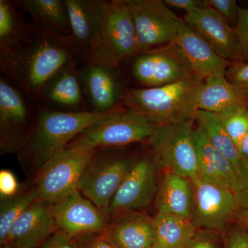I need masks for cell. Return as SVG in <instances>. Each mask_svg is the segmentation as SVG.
I'll return each mask as SVG.
<instances>
[{
  "instance_id": "1",
  "label": "cell",
  "mask_w": 248,
  "mask_h": 248,
  "mask_svg": "<svg viewBox=\"0 0 248 248\" xmlns=\"http://www.w3.org/2000/svg\"><path fill=\"white\" fill-rule=\"evenodd\" d=\"M84 60L68 39L35 25L30 43L1 74L37 104L46 84L60 69L71 62Z\"/></svg>"
},
{
  "instance_id": "2",
  "label": "cell",
  "mask_w": 248,
  "mask_h": 248,
  "mask_svg": "<svg viewBox=\"0 0 248 248\" xmlns=\"http://www.w3.org/2000/svg\"><path fill=\"white\" fill-rule=\"evenodd\" d=\"M204 79H190L159 87H129L122 105L158 125H173L194 120Z\"/></svg>"
},
{
  "instance_id": "3",
  "label": "cell",
  "mask_w": 248,
  "mask_h": 248,
  "mask_svg": "<svg viewBox=\"0 0 248 248\" xmlns=\"http://www.w3.org/2000/svg\"><path fill=\"white\" fill-rule=\"evenodd\" d=\"M112 111L107 113L67 112L37 107L35 125L18 153L19 158L40 170L83 130Z\"/></svg>"
},
{
  "instance_id": "4",
  "label": "cell",
  "mask_w": 248,
  "mask_h": 248,
  "mask_svg": "<svg viewBox=\"0 0 248 248\" xmlns=\"http://www.w3.org/2000/svg\"><path fill=\"white\" fill-rule=\"evenodd\" d=\"M137 53L136 31L128 9L121 0L107 1L102 27L84 60L122 68Z\"/></svg>"
},
{
  "instance_id": "5",
  "label": "cell",
  "mask_w": 248,
  "mask_h": 248,
  "mask_svg": "<svg viewBox=\"0 0 248 248\" xmlns=\"http://www.w3.org/2000/svg\"><path fill=\"white\" fill-rule=\"evenodd\" d=\"M157 126L121 105L83 130L66 147L85 151L124 148L147 141Z\"/></svg>"
},
{
  "instance_id": "6",
  "label": "cell",
  "mask_w": 248,
  "mask_h": 248,
  "mask_svg": "<svg viewBox=\"0 0 248 248\" xmlns=\"http://www.w3.org/2000/svg\"><path fill=\"white\" fill-rule=\"evenodd\" d=\"M133 88L159 87L198 76L175 42L134 55L122 68Z\"/></svg>"
},
{
  "instance_id": "7",
  "label": "cell",
  "mask_w": 248,
  "mask_h": 248,
  "mask_svg": "<svg viewBox=\"0 0 248 248\" xmlns=\"http://www.w3.org/2000/svg\"><path fill=\"white\" fill-rule=\"evenodd\" d=\"M123 148L97 150L80 179L78 190L105 213L135 159Z\"/></svg>"
},
{
  "instance_id": "8",
  "label": "cell",
  "mask_w": 248,
  "mask_h": 248,
  "mask_svg": "<svg viewBox=\"0 0 248 248\" xmlns=\"http://www.w3.org/2000/svg\"><path fill=\"white\" fill-rule=\"evenodd\" d=\"M194 122L159 125L146 141L157 166L192 182L199 179Z\"/></svg>"
},
{
  "instance_id": "9",
  "label": "cell",
  "mask_w": 248,
  "mask_h": 248,
  "mask_svg": "<svg viewBox=\"0 0 248 248\" xmlns=\"http://www.w3.org/2000/svg\"><path fill=\"white\" fill-rule=\"evenodd\" d=\"M37 107L22 90L0 76V148L1 154L19 153L37 120Z\"/></svg>"
},
{
  "instance_id": "10",
  "label": "cell",
  "mask_w": 248,
  "mask_h": 248,
  "mask_svg": "<svg viewBox=\"0 0 248 248\" xmlns=\"http://www.w3.org/2000/svg\"><path fill=\"white\" fill-rule=\"evenodd\" d=\"M96 151L66 147L39 170L37 200L53 204L78 190L81 175Z\"/></svg>"
},
{
  "instance_id": "11",
  "label": "cell",
  "mask_w": 248,
  "mask_h": 248,
  "mask_svg": "<svg viewBox=\"0 0 248 248\" xmlns=\"http://www.w3.org/2000/svg\"><path fill=\"white\" fill-rule=\"evenodd\" d=\"M121 1L133 19L138 39V53L175 42L181 19L163 0Z\"/></svg>"
},
{
  "instance_id": "12",
  "label": "cell",
  "mask_w": 248,
  "mask_h": 248,
  "mask_svg": "<svg viewBox=\"0 0 248 248\" xmlns=\"http://www.w3.org/2000/svg\"><path fill=\"white\" fill-rule=\"evenodd\" d=\"M156 167L152 154L135 160L133 167L104 213L108 219L129 212L138 211L151 203L159 188Z\"/></svg>"
},
{
  "instance_id": "13",
  "label": "cell",
  "mask_w": 248,
  "mask_h": 248,
  "mask_svg": "<svg viewBox=\"0 0 248 248\" xmlns=\"http://www.w3.org/2000/svg\"><path fill=\"white\" fill-rule=\"evenodd\" d=\"M80 79L91 111L107 113L122 104L129 87L122 68L84 60L79 64Z\"/></svg>"
},
{
  "instance_id": "14",
  "label": "cell",
  "mask_w": 248,
  "mask_h": 248,
  "mask_svg": "<svg viewBox=\"0 0 248 248\" xmlns=\"http://www.w3.org/2000/svg\"><path fill=\"white\" fill-rule=\"evenodd\" d=\"M195 187V208L192 221L197 228L224 232L239 209L231 189L203 182H192Z\"/></svg>"
},
{
  "instance_id": "15",
  "label": "cell",
  "mask_w": 248,
  "mask_h": 248,
  "mask_svg": "<svg viewBox=\"0 0 248 248\" xmlns=\"http://www.w3.org/2000/svg\"><path fill=\"white\" fill-rule=\"evenodd\" d=\"M53 211L58 229L76 237L101 234L109 221L106 214L78 190L54 203Z\"/></svg>"
},
{
  "instance_id": "16",
  "label": "cell",
  "mask_w": 248,
  "mask_h": 248,
  "mask_svg": "<svg viewBox=\"0 0 248 248\" xmlns=\"http://www.w3.org/2000/svg\"><path fill=\"white\" fill-rule=\"evenodd\" d=\"M84 60L71 62L60 69L46 84L36 105L61 112L91 111L79 77V64Z\"/></svg>"
},
{
  "instance_id": "17",
  "label": "cell",
  "mask_w": 248,
  "mask_h": 248,
  "mask_svg": "<svg viewBox=\"0 0 248 248\" xmlns=\"http://www.w3.org/2000/svg\"><path fill=\"white\" fill-rule=\"evenodd\" d=\"M184 20L222 58L232 63L241 62L234 28L214 10L205 6L193 10L186 14Z\"/></svg>"
},
{
  "instance_id": "18",
  "label": "cell",
  "mask_w": 248,
  "mask_h": 248,
  "mask_svg": "<svg viewBox=\"0 0 248 248\" xmlns=\"http://www.w3.org/2000/svg\"><path fill=\"white\" fill-rule=\"evenodd\" d=\"M35 25L28 20L14 1L0 0V69L14 62L35 33Z\"/></svg>"
},
{
  "instance_id": "19",
  "label": "cell",
  "mask_w": 248,
  "mask_h": 248,
  "mask_svg": "<svg viewBox=\"0 0 248 248\" xmlns=\"http://www.w3.org/2000/svg\"><path fill=\"white\" fill-rule=\"evenodd\" d=\"M57 230L53 204L37 200L15 223L7 243L16 248H39Z\"/></svg>"
},
{
  "instance_id": "20",
  "label": "cell",
  "mask_w": 248,
  "mask_h": 248,
  "mask_svg": "<svg viewBox=\"0 0 248 248\" xmlns=\"http://www.w3.org/2000/svg\"><path fill=\"white\" fill-rule=\"evenodd\" d=\"M175 44L182 50L197 76L205 79L217 75H225L232 64L217 53L199 32L181 19Z\"/></svg>"
},
{
  "instance_id": "21",
  "label": "cell",
  "mask_w": 248,
  "mask_h": 248,
  "mask_svg": "<svg viewBox=\"0 0 248 248\" xmlns=\"http://www.w3.org/2000/svg\"><path fill=\"white\" fill-rule=\"evenodd\" d=\"M101 236L116 248H154L153 218L138 211L109 219Z\"/></svg>"
},
{
  "instance_id": "22",
  "label": "cell",
  "mask_w": 248,
  "mask_h": 248,
  "mask_svg": "<svg viewBox=\"0 0 248 248\" xmlns=\"http://www.w3.org/2000/svg\"><path fill=\"white\" fill-rule=\"evenodd\" d=\"M70 24V42L84 58L104 22L105 0H64Z\"/></svg>"
},
{
  "instance_id": "23",
  "label": "cell",
  "mask_w": 248,
  "mask_h": 248,
  "mask_svg": "<svg viewBox=\"0 0 248 248\" xmlns=\"http://www.w3.org/2000/svg\"><path fill=\"white\" fill-rule=\"evenodd\" d=\"M195 201V187L190 179L164 170L156 196V213L192 221Z\"/></svg>"
},
{
  "instance_id": "24",
  "label": "cell",
  "mask_w": 248,
  "mask_h": 248,
  "mask_svg": "<svg viewBox=\"0 0 248 248\" xmlns=\"http://www.w3.org/2000/svg\"><path fill=\"white\" fill-rule=\"evenodd\" d=\"M197 157L199 179L231 189L236 179V170L231 161L213 146L203 130L194 128Z\"/></svg>"
},
{
  "instance_id": "25",
  "label": "cell",
  "mask_w": 248,
  "mask_h": 248,
  "mask_svg": "<svg viewBox=\"0 0 248 248\" xmlns=\"http://www.w3.org/2000/svg\"><path fill=\"white\" fill-rule=\"evenodd\" d=\"M16 6L37 27L70 41L69 16L64 0H16Z\"/></svg>"
},
{
  "instance_id": "26",
  "label": "cell",
  "mask_w": 248,
  "mask_h": 248,
  "mask_svg": "<svg viewBox=\"0 0 248 248\" xmlns=\"http://www.w3.org/2000/svg\"><path fill=\"white\" fill-rule=\"evenodd\" d=\"M238 104L248 105V92L228 81L225 75L204 80L197 99V110L218 114Z\"/></svg>"
},
{
  "instance_id": "27",
  "label": "cell",
  "mask_w": 248,
  "mask_h": 248,
  "mask_svg": "<svg viewBox=\"0 0 248 248\" xmlns=\"http://www.w3.org/2000/svg\"><path fill=\"white\" fill-rule=\"evenodd\" d=\"M154 248H186L197 234V228L190 220L157 213L153 217Z\"/></svg>"
},
{
  "instance_id": "28",
  "label": "cell",
  "mask_w": 248,
  "mask_h": 248,
  "mask_svg": "<svg viewBox=\"0 0 248 248\" xmlns=\"http://www.w3.org/2000/svg\"><path fill=\"white\" fill-rule=\"evenodd\" d=\"M194 121L197 122L199 128L203 130L213 146L231 161L236 174L241 159L237 147L227 133L218 114L197 110L194 116Z\"/></svg>"
},
{
  "instance_id": "29",
  "label": "cell",
  "mask_w": 248,
  "mask_h": 248,
  "mask_svg": "<svg viewBox=\"0 0 248 248\" xmlns=\"http://www.w3.org/2000/svg\"><path fill=\"white\" fill-rule=\"evenodd\" d=\"M37 200V190L32 187L29 192L1 200L0 208V245L7 243L11 228L29 207Z\"/></svg>"
},
{
  "instance_id": "30",
  "label": "cell",
  "mask_w": 248,
  "mask_h": 248,
  "mask_svg": "<svg viewBox=\"0 0 248 248\" xmlns=\"http://www.w3.org/2000/svg\"><path fill=\"white\" fill-rule=\"evenodd\" d=\"M222 124L236 147L248 132V105L238 104L218 113Z\"/></svg>"
},
{
  "instance_id": "31",
  "label": "cell",
  "mask_w": 248,
  "mask_h": 248,
  "mask_svg": "<svg viewBox=\"0 0 248 248\" xmlns=\"http://www.w3.org/2000/svg\"><path fill=\"white\" fill-rule=\"evenodd\" d=\"M204 4L221 16L232 27H236L240 9L236 0H204Z\"/></svg>"
},
{
  "instance_id": "32",
  "label": "cell",
  "mask_w": 248,
  "mask_h": 248,
  "mask_svg": "<svg viewBox=\"0 0 248 248\" xmlns=\"http://www.w3.org/2000/svg\"><path fill=\"white\" fill-rule=\"evenodd\" d=\"M234 29L241 62L248 63V9L240 7L239 19Z\"/></svg>"
},
{
  "instance_id": "33",
  "label": "cell",
  "mask_w": 248,
  "mask_h": 248,
  "mask_svg": "<svg viewBox=\"0 0 248 248\" xmlns=\"http://www.w3.org/2000/svg\"><path fill=\"white\" fill-rule=\"evenodd\" d=\"M39 248H78V237L58 229Z\"/></svg>"
},
{
  "instance_id": "34",
  "label": "cell",
  "mask_w": 248,
  "mask_h": 248,
  "mask_svg": "<svg viewBox=\"0 0 248 248\" xmlns=\"http://www.w3.org/2000/svg\"><path fill=\"white\" fill-rule=\"evenodd\" d=\"M225 76L228 81L248 92V63H232L227 69Z\"/></svg>"
},
{
  "instance_id": "35",
  "label": "cell",
  "mask_w": 248,
  "mask_h": 248,
  "mask_svg": "<svg viewBox=\"0 0 248 248\" xmlns=\"http://www.w3.org/2000/svg\"><path fill=\"white\" fill-rule=\"evenodd\" d=\"M224 240V248H248V231L237 224L227 232Z\"/></svg>"
},
{
  "instance_id": "36",
  "label": "cell",
  "mask_w": 248,
  "mask_h": 248,
  "mask_svg": "<svg viewBox=\"0 0 248 248\" xmlns=\"http://www.w3.org/2000/svg\"><path fill=\"white\" fill-rule=\"evenodd\" d=\"M19 188L17 179L12 172L6 170L0 171V195L1 199L10 198L17 195Z\"/></svg>"
},
{
  "instance_id": "37",
  "label": "cell",
  "mask_w": 248,
  "mask_h": 248,
  "mask_svg": "<svg viewBox=\"0 0 248 248\" xmlns=\"http://www.w3.org/2000/svg\"><path fill=\"white\" fill-rule=\"evenodd\" d=\"M186 248H219L218 241L213 235L197 232Z\"/></svg>"
},
{
  "instance_id": "38",
  "label": "cell",
  "mask_w": 248,
  "mask_h": 248,
  "mask_svg": "<svg viewBox=\"0 0 248 248\" xmlns=\"http://www.w3.org/2000/svg\"><path fill=\"white\" fill-rule=\"evenodd\" d=\"M169 8L185 11L186 14L193 10L205 7L204 0H164Z\"/></svg>"
},
{
  "instance_id": "39",
  "label": "cell",
  "mask_w": 248,
  "mask_h": 248,
  "mask_svg": "<svg viewBox=\"0 0 248 248\" xmlns=\"http://www.w3.org/2000/svg\"><path fill=\"white\" fill-rule=\"evenodd\" d=\"M248 187V158L242 159L240 164L239 170L236 174V179L232 190L234 192H239Z\"/></svg>"
},
{
  "instance_id": "40",
  "label": "cell",
  "mask_w": 248,
  "mask_h": 248,
  "mask_svg": "<svg viewBox=\"0 0 248 248\" xmlns=\"http://www.w3.org/2000/svg\"><path fill=\"white\" fill-rule=\"evenodd\" d=\"M234 194L239 210H248V187Z\"/></svg>"
},
{
  "instance_id": "41",
  "label": "cell",
  "mask_w": 248,
  "mask_h": 248,
  "mask_svg": "<svg viewBox=\"0 0 248 248\" xmlns=\"http://www.w3.org/2000/svg\"><path fill=\"white\" fill-rule=\"evenodd\" d=\"M86 248H116L110 242L104 239L101 234H98L97 236L93 240L91 244L88 245Z\"/></svg>"
},
{
  "instance_id": "42",
  "label": "cell",
  "mask_w": 248,
  "mask_h": 248,
  "mask_svg": "<svg viewBox=\"0 0 248 248\" xmlns=\"http://www.w3.org/2000/svg\"><path fill=\"white\" fill-rule=\"evenodd\" d=\"M238 152L241 159L248 158V132L237 146Z\"/></svg>"
},
{
  "instance_id": "43",
  "label": "cell",
  "mask_w": 248,
  "mask_h": 248,
  "mask_svg": "<svg viewBox=\"0 0 248 248\" xmlns=\"http://www.w3.org/2000/svg\"><path fill=\"white\" fill-rule=\"evenodd\" d=\"M237 223L248 231V210H239L236 217Z\"/></svg>"
},
{
  "instance_id": "44",
  "label": "cell",
  "mask_w": 248,
  "mask_h": 248,
  "mask_svg": "<svg viewBox=\"0 0 248 248\" xmlns=\"http://www.w3.org/2000/svg\"><path fill=\"white\" fill-rule=\"evenodd\" d=\"M1 248H16L15 246H13L12 244H9V243H7V244H5L3 245V246H1Z\"/></svg>"
}]
</instances>
